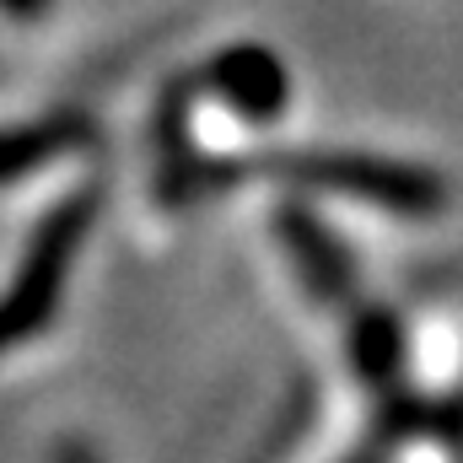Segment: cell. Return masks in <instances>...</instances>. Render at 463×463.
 <instances>
[{"instance_id":"1","label":"cell","mask_w":463,"mask_h":463,"mask_svg":"<svg viewBox=\"0 0 463 463\" xmlns=\"http://www.w3.org/2000/svg\"><path fill=\"white\" fill-rule=\"evenodd\" d=\"M92 216H98V184L65 194L38 227L27 237V253L0 297V355L16 345H27L60 307V286L71 275V259L81 253L87 232H92Z\"/></svg>"},{"instance_id":"2","label":"cell","mask_w":463,"mask_h":463,"mask_svg":"<svg viewBox=\"0 0 463 463\" xmlns=\"http://www.w3.org/2000/svg\"><path fill=\"white\" fill-rule=\"evenodd\" d=\"M253 173L361 194V200L399 211V216H437L448 205V189L437 173L410 167V162H388V156H361V151H264V156H253Z\"/></svg>"},{"instance_id":"3","label":"cell","mask_w":463,"mask_h":463,"mask_svg":"<svg viewBox=\"0 0 463 463\" xmlns=\"http://www.w3.org/2000/svg\"><path fill=\"white\" fill-rule=\"evenodd\" d=\"M200 87L211 98H222L232 114H242L248 124H269V118L291 103L286 65L269 49H259V43H232V49H222L200 71Z\"/></svg>"},{"instance_id":"4","label":"cell","mask_w":463,"mask_h":463,"mask_svg":"<svg viewBox=\"0 0 463 463\" xmlns=\"http://www.w3.org/2000/svg\"><path fill=\"white\" fill-rule=\"evenodd\" d=\"M280 237L302 269V280L313 286L318 302H350V264L340 253V242H329V232L318 227L307 211H280Z\"/></svg>"},{"instance_id":"5","label":"cell","mask_w":463,"mask_h":463,"mask_svg":"<svg viewBox=\"0 0 463 463\" xmlns=\"http://www.w3.org/2000/svg\"><path fill=\"white\" fill-rule=\"evenodd\" d=\"M92 135L87 114H49V118H33V124H16V129H0V184L54 162L60 151L81 146Z\"/></svg>"},{"instance_id":"6","label":"cell","mask_w":463,"mask_h":463,"mask_svg":"<svg viewBox=\"0 0 463 463\" xmlns=\"http://www.w3.org/2000/svg\"><path fill=\"white\" fill-rule=\"evenodd\" d=\"M350 355H355V372L372 383V388H388L399 361H404V335L388 313H361L355 318V335H350Z\"/></svg>"},{"instance_id":"7","label":"cell","mask_w":463,"mask_h":463,"mask_svg":"<svg viewBox=\"0 0 463 463\" xmlns=\"http://www.w3.org/2000/svg\"><path fill=\"white\" fill-rule=\"evenodd\" d=\"M0 11L16 16V22H38V16L49 11V0H0Z\"/></svg>"}]
</instances>
